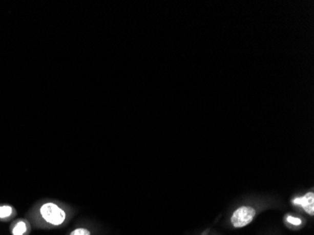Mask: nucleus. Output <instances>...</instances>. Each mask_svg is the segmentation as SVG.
Masks as SVG:
<instances>
[{
	"label": "nucleus",
	"instance_id": "obj_1",
	"mask_svg": "<svg viewBox=\"0 0 314 235\" xmlns=\"http://www.w3.org/2000/svg\"><path fill=\"white\" fill-rule=\"evenodd\" d=\"M256 216V211L252 207L243 206L238 208L232 217V224L234 228H243L252 223Z\"/></svg>",
	"mask_w": 314,
	"mask_h": 235
},
{
	"label": "nucleus",
	"instance_id": "obj_2",
	"mask_svg": "<svg viewBox=\"0 0 314 235\" xmlns=\"http://www.w3.org/2000/svg\"><path fill=\"white\" fill-rule=\"evenodd\" d=\"M40 213L47 222L53 225H59L65 219V212L62 209L54 203H46L40 208Z\"/></svg>",
	"mask_w": 314,
	"mask_h": 235
},
{
	"label": "nucleus",
	"instance_id": "obj_3",
	"mask_svg": "<svg viewBox=\"0 0 314 235\" xmlns=\"http://www.w3.org/2000/svg\"><path fill=\"white\" fill-rule=\"evenodd\" d=\"M292 203L296 205L303 207V209L308 212V215H314V194L309 192L302 198H297L292 201Z\"/></svg>",
	"mask_w": 314,
	"mask_h": 235
},
{
	"label": "nucleus",
	"instance_id": "obj_4",
	"mask_svg": "<svg viewBox=\"0 0 314 235\" xmlns=\"http://www.w3.org/2000/svg\"><path fill=\"white\" fill-rule=\"evenodd\" d=\"M27 230V226L23 221L18 222L17 225L14 227L12 233L13 235H23Z\"/></svg>",
	"mask_w": 314,
	"mask_h": 235
},
{
	"label": "nucleus",
	"instance_id": "obj_5",
	"mask_svg": "<svg viewBox=\"0 0 314 235\" xmlns=\"http://www.w3.org/2000/svg\"><path fill=\"white\" fill-rule=\"evenodd\" d=\"M12 207L1 206L0 207V218H8L12 213Z\"/></svg>",
	"mask_w": 314,
	"mask_h": 235
},
{
	"label": "nucleus",
	"instance_id": "obj_6",
	"mask_svg": "<svg viewBox=\"0 0 314 235\" xmlns=\"http://www.w3.org/2000/svg\"><path fill=\"white\" fill-rule=\"evenodd\" d=\"M70 235H91L90 231L86 229H77L74 230Z\"/></svg>",
	"mask_w": 314,
	"mask_h": 235
},
{
	"label": "nucleus",
	"instance_id": "obj_7",
	"mask_svg": "<svg viewBox=\"0 0 314 235\" xmlns=\"http://www.w3.org/2000/svg\"><path fill=\"white\" fill-rule=\"evenodd\" d=\"M287 221H288L289 223L292 224V225H300V224L302 223L301 219L297 218H292V217H288V218H287Z\"/></svg>",
	"mask_w": 314,
	"mask_h": 235
}]
</instances>
